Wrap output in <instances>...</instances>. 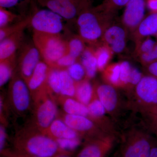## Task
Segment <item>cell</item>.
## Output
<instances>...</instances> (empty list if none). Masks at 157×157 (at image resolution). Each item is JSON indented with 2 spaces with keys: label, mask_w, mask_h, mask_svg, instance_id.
Wrapping results in <instances>:
<instances>
[{
  "label": "cell",
  "mask_w": 157,
  "mask_h": 157,
  "mask_svg": "<svg viewBox=\"0 0 157 157\" xmlns=\"http://www.w3.org/2000/svg\"><path fill=\"white\" fill-rule=\"evenodd\" d=\"M67 41L68 53L77 59H79L82 53L86 48L85 42L78 35L70 36Z\"/></svg>",
  "instance_id": "f1b7e54d"
},
{
  "label": "cell",
  "mask_w": 157,
  "mask_h": 157,
  "mask_svg": "<svg viewBox=\"0 0 157 157\" xmlns=\"http://www.w3.org/2000/svg\"><path fill=\"white\" fill-rule=\"evenodd\" d=\"M157 42L151 39L150 37H147L137 46L135 47L134 52V56L137 58L141 55L148 53L151 51L154 48Z\"/></svg>",
  "instance_id": "836d02e7"
},
{
  "label": "cell",
  "mask_w": 157,
  "mask_h": 157,
  "mask_svg": "<svg viewBox=\"0 0 157 157\" xmlns=\"http://www.w3.org/2000/svg\"><path fill=\"white\" fill-rule=\"evenodd\" d=\"M157 33V12L151 13L144 17L136 30L131 35L135 47L144 39Z\"/></svg>",
  "instance_id": "ac0fdd59"
},
{
  "label": "cell",
  "mask_w": 157,
  "mask_h": 157,
  "mask_svg": "<svg viewBox=\"0 0 157 157\" xmlns=\"http://www.w3.org/2000/svg\"><path fill=\"white\" fill-rule=\"evenodd\" d=\"M137 58H138L140 63L145 67L157 62V42L151 51L148 53L141 55Z\"/></svg>",
  "instance_id": "f35d334b"
},
{
  "label": "cell",
  "mask_w": 157,
  "mask_h": 157,
  "mask_svg": "<svg viewBox=\"0 0 157 157\" xmlns=\"http://www.w3.org/2000/svg\"><path fill=\"white\" fill-rule=\"evenodd\" d=\"M87 106L89 111L88 117L98 124L105 132L113 135V130L112 129L110 121L106 116L107 111L96 94Z\"/></svg>",
  "instance_id": "e0dca14e"
},
{
  "label": "cell",
  "mask_w": 157,
  "mask_h": 157,
  "mask_svg": "<svg viewBox=\"0 0 157 157\" xmlns=\"http://www.w3.org/2000/svg\"><path fill=\"white\" fill-rule=\"evenodd\" d=\"M146 6L151 13L157 12V0H147Z\"/></svg>",
  "instance_id": "bcb514c9"
},
{
  "label": "cell",
  "mask_w": 157,
  "mask_h": 157,
  "mask_svg": "<svg viewBox=\"0 0 157 157\" xmlns=\"http://www.w3.org/2000/svg\"><path fill=\"white\" fill-rule=\"evenodd\" d=\"M133 92L137 106L142 113L157 106V78L147 74L144 75Z\"/></svg>",
  "instance_id": "52a82bcc"
},
{
  "label": "cell",
  "mask_w": 157,
  "mask_h": 157,
  "mask_svg": "<svg viewBox=\"0 0 157 157\" xmlns=\"http://www.w3.org/2000/svg\"><path fill=\"white\" fill-rule=\"evenodd\" d=\"M54 139L76 138L82 137L76 131L70 128L62 119L58 117L43 132Z\"/></svg>",
  "instance_id": "d6986e66"
},
{
  "label": "cell",
  "mask_w": 157,
  "mask_h": 157,
  "mask_svg": "<svg viewBox=\"0 0 157 157\" xmlns=\"http://www.w3.org/2000/svg\"><path fill=\"white\" fill-rule=\"evenodd\" d=\"M50 67L43 61L39 62L26 82L32 99L46 89V82Z\"/></svg>",
  "instance_id": "2e32d148"
},
{
  "label": "cell",
  "mask_w": 157,
  "mask_h": 157,
  "mask_svg": "<svg viewBox=\"0 0 157 157\" xmlns=\"http://www.w3.org/2000/svg\"><path fill=\"white\" fill-rule=\"evenodd\" d=\"M128 31L121 22L114 21L104 32L101 42L109 46L113 53L120 54L126 48Z\"/></svg>",
  "instance_id": "8fae6325"
},
{
  "label": "cell",
  "mask_w": 157,
  "mask_h": 157,
  "mask_svg": "<svg viewBox=\"0 0 157 157\" xmlns=\"http://www.w3.org/2000/svg\"><path fill=\"white\" fill-rule=\"evenodd\" d=\"M31 1L32 0H0V7L6 9H11L22 4V3Z\"/></svg>",
  "instance_id": "b9f144b4"
},
{
  "label": "cell",
  "mask_w": 157,
  "mask_h": 157,
  "mask_svg": "<svg viewBox=\"0 0 157 157\" xmlns=\"http://www.w3.org/2000/svg\"><path fill=\"white\" fill-rule=\"evenodd\" d=\"M32 126L43 133L59 116L56 100L47 89L33 99Z\"/></svg>",
  "instance_id": "277c9868"
},
{
  "label": "cell",
  "mask_w": 157,
  "mask_h": 157,
  "mask_svg": "<svg viewBox=\"0 0 157 157\" xmlns=\"http://www.w3.org/2000/svg\"><path fill=\"white\" fill-rule=\"evenodd\" d=\"M95 96L94 85L85 78L76 82L75 98L82 104L87 106Z\"/></svg>",
  "instance_id": "603a6c76"
},
{
  "label": "cell",
  "mask_w": 157,
  "mask_h": 157,
  "mask_svg": "<svg viewBox=\"0 0 157 157\" xmlns=\"http://www.w3.org/2000/svg\"><path fill=\"white\" fill-rule=\"evenodd\" d=\"M6 102L4 99V96L1 95L0 98V121L1 124H3L6 126L8 125V119L7 118V115L6 109Z\"/></svg>",
  "instance_id": "60d3db41"
},
{
  "label": "cell",
  "mask_w": 157,
  "mask_h": 157,
  "mask_svg": "<svg viewBox=\"0 0 157 157\" xmlns=\"http://www.w3.org/2000/svg\"><path fill=\"white\" fill-rule=\"evenodd\" d=\"M57 103L61 106L64 113L70 115L89 117L87 106L77 101L75 98L59 96L56 99Z\"/></svg>",
  "instance_id": "44dd1931"
},
{
  "label": "cell",
  "mask_w": 157,
  "mask_h": 157,
  "mask_svg": "<svg viewBox=\"0 0 157 157\" xmlns=\"http://www.w3.org/2000/svg\"><path fill=\"white\" fill-rule=\"evenodd\" d=\"M155 141L146 132L134 129L124 137L121 157H149Z\"/></svg>",
  "instance_id": "8992f818"
},
{
  "label": "cell",
  "mask_w": 157,
  "mask_h": 157,
  "mask_svg": "<svg viewBox=\"0 0 157 157\" xmlns=\"http://www.w3.org/2000/svg\"><path fill=\"white\" fill-rule=\"evenodd\" d=\"M60 70L61 78L60 96L75 98L76 82L70 77L67 70Z\"/></svg>",
  "instance_id": "83f0119b"
},
{
  "label": "cell",
  "mask_w": 157,
  "mask_h": 157,
  "mask_svg": "<svg viewBox=\"0 0 157 157\" xmlns=\"http://www.w3.org/2000/svg\"><path fill=\"white\" fill-rule=\"evenodd\" d=\"M33 42L42 61L54 68L59 59L68 53L67 42L61 34H49L33 31Z\"/></svg>",
  "instance_id": "3957f363"
},
{
  "label": "cell",
  "mask_w": 157,
  "mask_h": 157,
  "mask_svg": "<svg viewBox=\"0 0 157 157\" xmlns=\"http://www.w3.org/2000/svg\"><path fill=\"white\" fill-rule=\"evenodd\" d=\"M146 6L145 0H130L125 6L121 21L128 31L130 36L144 18Z\"/></svg>",
  "instance_id": "4fadbf2b"
},
{
  "label": "cell",
  "mask_w": 157,
  "mask_h": 157,
  "mask_svg": "<svg viewBox=\"0 0 157 157\" xmlns=\"http://www.w3.org/2000/svg\"><path fill=\"white\" fill-rule=\"evenodd\" d=\"M72 153L67 152H60L53 157H72Z\"/></svg>",
  "instance_id": "c3c4849f"
},
{
  "label": "cell",
  "mask_w": 157,
  "mask_h": 157,
  "mask_svg": "<svg viewBox=\"0 0 157 157\" xmlns=\"http://www.w3.org/2000/svg\"><path fill=\"white\" fill-rule=\"evenodd\" d=\"M39 5L59 14L64 19L71 21L77 19L85 6L64 0H37Z\"/></svg>",
  "instance_id": "5bb4252c"
},
{
  "label": "cell",
  "mask_w": 157,
  "mask_h": 157,
  "mask_svg": "<svg viewBox=\"0 0 157 157\" xmlns=\"http://www.w3.org/2000/svg\"><path fill=\"white\" fill-rule=\"evenodd\" d=\"M30 25V16L25 17L22 20L16 22L12 25H9L0 28V41L7 37L25 29Z\"/></svg>",
  "instance_id": "f546056e"
},
{
  "label": "cell",
  "mask_w": 157,
  "mask_h": 157,
  "mask_svg": "<svg viewBox=\"0 0 157 157\" xmlns=\"http://www.w3.org/2000/svg\"><path fill=\"white\" fill-rule=\"evenodd\" d=\"M142 113L145 119H147V124L157 123V106Z\"/></svg>",
  "instance_id": "ee69618b"
},
{
  "label": "cell",
  "mask_w": 157,
  "mask_h": 157,
  "mask_svg": "<svg viewBox=\"0 0 157 157\" xmlns=\"http://www.w3.org/2000/svg\"><path fill=\"white\" fill-rule=\"evenodd\" d=\"M17 67L16 55L0 61V86L2 88L11 80Z\"/></svg>",
  "instance_id": "d4e9b609"
},
{
  "label": "cell",
  "mask_w": 157,
  "mask_h": 157,
  "mask_svg": "<svg viewBox=\"0 0 157 157\" xmlns=\"http://www.w3.org/2000/svg\"><path fill=\"white\" fill-rule=\"evenodd\" d=\"M69 75L76 82L86 78V71L79 60L67 69Z\"/></svg>",
  "instance_id": "1f68e13d"
},
{
  "label": "cell",
  "mask_w": 157,
  "mask_h": 157,
  "mask_svg": "<svg viewBox=\"0 0 157 157\" xmlns=\"http://www.w3.org/2000/svg\"><path fill=\"white\" fill-rule=\"evenodd\" d=\"M60 70L51 68L46 82V88L48 92L56 100L60 96L61 78Z\"/></svg>",
  "instance_id": "4316f807"
},
{
  "label": "cell",
  "mask_w": 157,
  "mask_h": 157,
  "mask_svg": "<svg viewBox=\"0 0 157 157\" xmlns=\"http://www.w3.org/2000/svg\"><path fill=\"white\" fill-rule=\"evenodd\" d=\"M155 36L157 40V33L156 34V35H155Z\"/></svg>",
  "instance_id": "f907efd6"
},
{
  "label": "cell",
  "mask_w": 157,
  "mask_h": 157,
  "mask_svg": "<svg viewBox=\"0 0 157 157\" xmlns=\"http://www.w3.org/2000/svg\"><path fill=\"white\" fill-rule=\"evenodd\" d=\"M1 154L4 157H39L20 152L13 148H5Z\"/></svg>",
  "instance_id": "ab89813d"
},
{
  "label": "cell",
  "mask_w": 157,
  "mask_h": 157,
  "mask_svg": "<svg viewBox=\"0 0 157 157\" xmlns=\"http://www.w3.org/2000/svg\"><path fill=\"white\" fill-rule=\"evenodd\" d=\"M79 60V59H78ZM67 53L59 59L54 68L59 70H67L68 67L78 60Z\"/></svg>",
  "instance_id": "74e56055"
},
{
  "label": "cell",
  "mask_w": 157,
  "mask_h": 157,
  "mask_svg": "<svg viewBox=\"0 0 157 157\" xmlns=\"http://www.w3.org/2000/svg\"><path fill=\"white\" fill-rule=\"evenodd\" d=\"M116 16L99 6L85 8L76 20L78 35L89 46H95L101 42L106 30L116 21Z\"/></svg>",
  "instance_id": "6da1fadb"
},
{
  "label": "cell",
  "mask_w": 157,
  "mask_h": 157,
  "mask_svg": "<svg viewBox=\"0 0 157 157\" xmlns=\"http://www.w3.org/2000/svg\"><path fill=\"white\" fill-rule=\"evenodd\" d=\"M79 61L86 71V79L91 80L94 78L98 71L97 61L94 48L88 45L82 53Z\"/></svg>",
  "instance_id": "7402d4cb"
},
{
  "label": "cell",
  "mask_w": 157,
  "mask_h": 157,
  "mask_svg": "<svg viewBox=\"0 0 157 157\" xmlns=\"http://www.w3.org/2000/svg\"><path fill=\"white\" fill-rule=\"evenodd\" d=\"M8 99L9 106L15 115L23 116L32 110L33 101L30 92L17 68L9 82Z\"/></svg>",
  "instance_id": "5b68a950"
},
{
  "label": "cell",
  "mask_w": 157,
  "mask_h": 157,
  "mask_svg": "<svg viewBox=\"0 0 157 157\" xmlns=\"http://www.w3.org/2000/svg\"><path fill=\"white\" fill-rule=\"evenodd\" d=\"M149 157H157V142L155 141Z\"/></svg>",
  "instance_id": "7dc6e473"
},
{
  "label": "cell",
  "mask_w": 157,
  "mask_h": 157,
  "mask_svg": "<svg viewBox=\"0 0 157 157\" xmlns=\"http://www.w3.org/2000/svg\"><path fill=\"white\" fill-rule=\"evenodd\" d=\"M94 85L96 96L103 104L107 113L113 117H117L121 103L117 88L105 82Z\"/></svg>",
  "instance_id": "7c38bea8"
},
{
  "label": "cell",
  "mask_w": 157,
  "mask_h": 157,
  "mask_svg": "<svg viewBox=\"0 0 157 157\" xmlns=\"http://www.w3.org/2000/svg\"><path fill=\"white\" fill-rule=\"evenodd\" d=\"M19 16L8 9L0 7V28L10 25Z\"/></svg>",
  "instance_id": "d590c367"
},
{
  "label": "cell",
  "mask_w": 157,
  "mask_h": 157,
  "mask_svg": "<svg viewBox=\"0 0 157 157\" xmlns=\"http://www.w3.org/2000/svg\"><path fill=\"white\" fill-rule=\"evenodd\" d=\"M149 128L157 136V123L148 124Z\"/></svg>",
  "instance_id": "681fc988"
},
{
  "label": "cell",
  "mask_w": 157,
  "mask_h": 157,
  "mask_svg": "<svg viewBox=\"0 0 157 157\" xmlns=\"http://www.w3.org/2000/svg\"><path fill=\"white\" fill-rule=\"evenodd\" d=\"M6 126L1 124L0 125V152L6 148V141L7 139V132Z\"/></svg>",
  "instance_id": "7bdbcfd3"
},
{
  "label": "cell",
  "mask_w": 157,
  "mask_h": 157,
  "mask_svg": "<svg viewBox=\"0 0 157 157\" xmlns=\"http://www.w3.org/2000/svg\"><path fill=\"white\" fill-rule=\"evenodd\" d=\"M13 146L16 151L39 157H53L60 152L55 140L31 125L16 133Z\"/></svg>",
  "instance_id": "7a4b0ae2"
},
{
  "label": "cell",
  "mask_w": 157,
  "mask_h": 157,
  "mask_svg": "<svg viewBox=\"0 0 157 157\" xmlns=\"http://www.w3.org/2000/svg\"><path fill=\"white\" fill-rule=\"evenodd\" d=\"M113 136L88 140L77 157H104L112 147Z\"/></svg>",
  "instance_id": "9a60e30c"
},
{
  "label": "cell",
  "mask_w": 157,
  "mask_h": 157,
  "mask_svg": "<svg viewBox=\"0 0 157 157\" xmlns=\"http://www.w3.org/2000/svg\"><path fill=\"white\" fill-rule=\"evenodd\" d=\"M55 140L56 141L60 152L70 153H72L77 148L81 142V137L58 139Z\"/></svg>",
  "instance_id": "4dcf8cb0"
},
{
  "label": "cell",
  "mask_w": 157,
  "mask_h": 157,
  "mask_svg": "<svg viewBox=\"0 0 157 157\" xmlns=\"http://www.w3.org/2000/svg\"><path fill=\"white\" fill-rule=\"evenodd\" d=\"M58 117L77 132L82 137H86L87 140L103 138L112 135L105 132L98 124L88 117L63 113L59 114Z\"/></svg>",
  "instance_id": "ba28073f"
},
{
  "label": "cell",
  "mask_w": 157,
  "mask_h": 157,
  "mask_svg": "<svg viewBox=\"0 0 157 157\" xmlns=\"http://www.w3.org/2000/svg\"><path fill=\"white\" fill-rule=\"evenodd\" d=\"M120 71L119 63L109 64L102 72L104 82L117 88H120Z\"/></svg>",
  "instance_id": "484cf974"
},
{
  "label": "cell",
  "mask_w": 157,
  "mask_h": 157,
  "mask_svg": "<svg viewBox=\"0 0 157 157\" xmlns=\"http://www.w3.org/2000/svg\"><path fill=\"white\" fill-rule=\"evenodd\" d=\"M130 0H104L99 5L102 9L117 14V11L125 7Z\"/></svg>",
  "instance_id": "d6a6232c"
},
{
  "label": "cell",
  "mask_w": 157,
  "mask_h": 157,
  "mask_svg": "<svg viewBox=\"0 0 157 157\" xmlns=\"http://www.w3.org/2000/svg\"><path fill=\"white\" fill-rule=\"evenodd\" d=\"M143 76V74L140 70L132 67L128 82L125 89L128 92H133L134 89L139 83Z\"/></svg>",
  "instance_id": "8d00e7d4"
},
{
  "label": "cell",
  "mask_w": 157,
  "mask_h": 157,
  "mask_svg": "<svg viewBox=\"0 0 157 157\" xmlns=\"http://www.w3.org/2000/svg\"><path fill=\"white\" fill-rule=\"evenodd\" d=\"M146 70L147 74L152 75L157 78V62L146 66Z\"/></svg>",
  "instance_id": "f6af8a7d"
},
{
  "label": "cell",
  "mask_w": 157,
  "mask_h": 157,
  "mask_svg": "<svg viewBox=\"0 0 157 157\" xmlns=\"http://www.w3.org/2000/svg\"><path fill=\"white\" fill-rule=\"evenodd\" d=\"M93 47L94 49L98 71L102 72L109 64L114 53L109 46L102 42Z\"/></svg>",
  "instance_id": "cb8c5ba5"
},
{
  "label": "cell",
  "mask_w": 157,
  "mask_h": 157,
  "mask_svg": "<svg viewBox=\"0 0 157 157\" xmlns=\"http://www.w3.org/2000/svg\"><path fill=\"white\" fill-rule=\"evenodd\" d=\"M21 48L17 59V69L20 76L27 82L42 58L33 42L25 44Z\"/></svg>",
  "instance_id": "30bf717a"
},
{
  "label": "cell",
  "mask_w": 157,
  "mask_h": 157,
  "mask_svg": "<svg viewBox=\"0 0 157 157\" xmlns=\"http://www.w3.org/2000/svg\"><path fill=\"white\" fill-rule=\"evenodd\" d=\"M33 31L49 34H60L64 28L63 18L46 9H36L30 15Z\"/></svg>",
  "instance_id": "9c48e42d"
},
{
  "label": "cell",
  "mask_w": 157,
  "mask_h": 157,
  "mask_svg": "<svg viewBox=\"0 0 157 157\" xmlns=\"http://www.w3.org/2000/svg\"><path fill=\"white\" fill-rule=\"evenodd\" d=\"M24 32V30L20 31L0 41V61L16 55L22 44Z\"/></svg>",
  "instance_id": "ffe728a7"
},
{
  "label": "cell",
  "mask_w": 157,
  "mask_h": 157,
  "mask_svg": "<svg viewBox=\"0 0 157 157\" xmlns=\"http://www.w3.org/2000/svg\"><path fill=\"white\" fill-rule=\"evenodd\" d=\"M120 63V88L125 89L128 84L132 66L127 61H123Z\"/></svg>",
  "instance_id": "e575fe53"
}]
</instances>
